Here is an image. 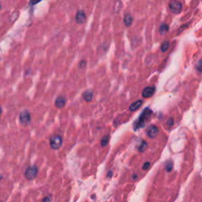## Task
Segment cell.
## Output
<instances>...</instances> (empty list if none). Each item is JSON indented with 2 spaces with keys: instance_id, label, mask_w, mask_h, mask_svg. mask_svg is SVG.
Instances as JSON below:
<instances>
[{
  "instance_id": "6da1fadb",
  "label": "cell",
  "mask_w": 202,
  "mask_h": 202,
  "mask_svg": "<svg viewBox=\"0 0 202 202\" xmlns=\"http://www.w3.org/2000/svg\"><path fill=\"white\" fill-rule=\"evenodd\" d=\"M152 114V111L151 110L149 107H146L145 109H144L142 113L140 114V117L138 118L137 121L134 123V130L137 131L138 129L143 128L145 125V122H147L148 119L150 118V116Z\"/></svg>"
},
{
  "instance_id": "7a4b0ae2",
  "label": "cell",
  "mask_w": 202,
  "mask_h": 202,
  "mask_svg": "<svg viewBox=\"0 0 202 202\" xmlns=\"http://www.w3.org/2000/svg\"><path fill=\"white\" fill-rule=\"evenodd\" d=\"M38 174V167L37 166H30L25 171V177L28 180H33Z\"/></svg>"
},
{
  "instance_id": "3957f363",
  "label": "cell",
  "mask_w": 202,
  "mask_h": 202,
  "mask_svg": "<svg viewBox=\"0 0 202 202\" xmlns=\"http://www.w3.org/2000/svg\"><path fill=\"white\" fill-rule=\"evenodd\" d=\"M62 145V139L59 135H53L50 138V145L52 149H60Z\"/></svg>"
},
{
  "instance_id": "277c9868",
  "label": "cell",
  "mask_w": 202,
  "mask_h": 202,
  "mask_svg": "<svg viewBox=\"0 0 202 202\" xmlns=\"http://www.w3.org/2000/svg\"><path fill=\"white\" fill-rule=\"evenodd\" d=\"M169 9L172 13L178 14L182 11V4L177 0H171L169 3Z\"/></svg>"
},
{
  "instance_id": "5b68a950",
  "label": "cell",
  "mask_w": 202,
  "mask_h": 202,
  "mask_svg": "<svg viewBox=\"0 0 202 202\" xmlns=\"http://www.w3.org/2000/svg\"><path fill=\"white\" fill-rule=\"evenodd\" d=\"M19 120H20L21 123L24 126H27L30 123L31 115L29 111L27 110H25L21 112L20 115H19Z\"/></svg>"
},
{
  "instance_id": "8992f818",
  "label": "cell",
  "mask_w": 202,
  "mask_h": 202,
  "mask_svg": "<svg viewBox=\"0 0 202 202\" xmlns=\"http://www.w3.org/2000/svg\"><path fill=\"white\" fill-rule=\"evenodd\" d=\"M155 92V88L154 86H148L142 91V97L143 98H149L152 96Z\"/></svg>"
},
{
  "instance_id": "52a82bcc",
  "label": "cell",
  "mask_w": 202,
  "mask_h": 202,
  "mask_svg": "<svg viewBox=\"0 0 202 202\" xmlns=\"http://www.w3.org/2000/svg\"><path fill=\"white\" fill-rule=\"evenodd\" d=\"M146 133H147V135L149 137H150V138H155V137L158 135L159 129L154 125L150 126L147 129Z\"/></svg>"
},
{
  "instance_id": "ba28073f",
  "label": "cell",
  "mask_w": 202,
  "mask_h": 202,
  "mask_svg": "<svg viewBox=\"0 0 202 202\" xmlns=\"http://www.w3.org/2000/svg\"><path fill=\"white\" fill-rule=\"evenodd\" d=\"M75 20L78 24H82L86 21V14L84 10H80L77 12L75 15Z\"/></svg>"
},
{
  "instance_id": "9c48e42d",
  "label": "cell",
  "mask_w": 202,
  "mask_h": 202,
  "mask_svg": "<svg viewBox=\"0 0 202 202\" xmlns=\"http://www.w3.org/2000/svg\"><path fill=\"white\" fill-rule=\"evenodd\" d=\"M66 104V99L64 96H59V97H57V99L55 101V107L58 108H62Z\"/></svg>"
},
{
  "instance_id": "30bf717a",
  "label": "cell",
  "mask_w": 202,
  "mask_h": 202,
  "mask_svg": "<svg viewBox=\"0 0 202 202\" xmlns=\"http://www.w3.org/2000/svg\"><path fill=\"white\" fill-rule=\"evenodd\" d=\"M93 92L92 90H87L85 91V92L83 93V98L85 101H87V102H90L92 101V98H93Z\"/></svg>"
},
{
  "instance_id": "8fae6325",
  "label": "cell",
  "mask_w": 202,
  "mask_h": 202,
  "mask_svg": "<svg viewBox=\"0 0 202 202\" xmlns=\"http://www.w3.org/2000/svg\"><path fill=\"white\" fill-rule=\"evenodd\" d=\"M142 104H143V101L141 100H137L134 103H133L132 104H131V106H130V111H135L137 109H139V107H140Z\"/></svg>"
},
{
  "instance_id": "7c38bea8",
  "label": "cell",
  "mask_w": 202,
  "mask_h": 202,
  "mask_svg": "<svg viewBox=\"0 0 202 202\" xmlns=\"http://www.w3.org/2000/svg\"><path fill=\"white\" fill-rule=\"evenodd\" d=\"M132 22L133 17L131 14L127 13V14H126V15L124 16V24L126 25V26H131V25H132Z\"/></svg>"
},
{
  "instance_id": "4fadbf2b",
  "label": "cell",
  "mask_w": 202,
  "mask_h": 202,
  "mask_svg": "<svg viewBox=\"0 0 202 202\" xmlns=\"http://www.w3.org/2000/svg\"><path fill=\"white\" fill-rule=\"evenodd\" d=\"M168 30H169L168 25H167V24L165 23H163L162 25H160V27L159 32H160V35L163 36V35H165V34L168 32Z\"/></svg>"
},
{
  "instance_id": "5bb4252c",
  "label": "cell",
  "mask_w": 202,
  "mask_h": 202,
  "mask_svg": "<svg viewBox=\"0 0 202 202\" xmlns=\"http://www.w3.org/2000/svg\"><path fill=\"white\" fill-rule=\"evenodd\" d=\"M169 47H170V42L166 40V41L163 42L162 44H161L160 50L162 51L163 52H166L169 49Z\"/></svg>"
},
{
  "instance_id": "9a60e30c",
  "label": "cell",
  "mask_w": 202,
  "mask_h": 202,
  "mask_svg": "<svg viewBox=\"0 0 202 202\" xmlns=\"http://www.w3.org/2000/svg\"><path fill=\"white\" fill-rule=\"evenodd\" d=\"M109 138H110V137H109L108 135H106L104 136V137H103L101 140H100V145L102 146V147H105L106 145H107V144H108L109 142Z\"/></svg>"
},
{
  "instance_id": "2e32d148",
  "label": "cell",
  "mask_w": 202,
  "mask_h": 202,
  "mask_svg": "<svg viewBox=\"0 0 202 202\" xmlns=\"http://www.w3.org/2000/svg\"><path fill=\"white\" fill-rule=\"evenodd\" d=\"M165 170H167V172L171 171L172 169H173V162L171 160H168L165 163Z\"/></svg>"
},
{
  "instance_id": "e0dca14e",
  "label": "cell",
  "mask_w": 202,
  "mask_h": 202,
  "mask_svg": "<svg viewBox=\"0 0 202 202\" xmlns=\"http://www.w3.org/2000/svg\"><path fill=\"white\" fill-rule=\"evenodd\" d=\"M146 148H147V142L145 140H142L138 147V151L140 152H143L145 150Z\"/></svg>"
},
{
  "instance_id": "ac0fdd59",
  "label": "cell",
  "mask_w": 202,
  "mask_h": 202,
  "mask_svg": "<svg viewBox=\"0 0 202 202\" xmlns=\"http://www.w3.org/2000/svg\"><path fill=\"white\" fill-rule=\"evenodd\" d=\"M42 0H30L29 1V6H35L40 2H41Z\"/></svg>"
},
{
  "instance_id": "d6986e66",
  "label": "cell",
  "mask_w": 202,
  "mask_h": 202,
  "mask_svg": "<svg viewBox=\"0 0 202 202\" xmlns=\"http://www.w3.org/2000/svg\"><path fill=\"white\" fill-rule=\"evenodd\" d=\"M150 163L149 162H146V163H145V164H144V165H143V167H142V169H143L144 170H147L149 168V167H150Z\"/></svg>"
},
{
  "instance_id": "ffe728a7",
  "label": "cell",
  "mask_w": 202,
  "mask_h": 202,
  "mask_svg": "<svg viewBox=\"0 0 202 202\" xmlns=\"http://www.w3.org/2000/svg\"><path fill=\"white\" fill-rule=\"evenodd\" d=\"M201 60H199L198 61V63L197 64V65H196V68L197 69V70H198V71H199V73H201Z\"/></svg>"
},
{
  "instance_id": "44dd1931",
  "label": "cell",
  "mask_w": 202,
  "mask_h": 202,
  "mask_svg": "<svg viewBox=\"0 0 202 202\" xmlns=\"http://www.w3.org/2000/svg\"><path fill=\"white\" fill-rule=\"evenodd\" d=\"M173 124H174V119H172V118H170V119L167 120V125L169 127H171L172 126H173Z\"/></svg>"
},
{
  "instance_id": "7402d4cb",
  "label": "cell",
  "mask_w": 202,
  "mask_h": 202,
  "mask_svg": "<svg viewBox=\"0 0 202 202\" xmlns=\"http://www.w3.org/2000/svg\"><path fill=\"white\" fill-rule=\"evenodd\" d=\"M42 202H52V197H50V196L45 197L42 200Z\"/></svg>"
},
{
  "instance_id": "603a6c76",
  "label": "cell",
  "mask_w": 202,
  "mask_h": 202,
  "mask_svg": "<svg viewBox=\"0 0 202 202\" xmlns=\"http://www.w3.org/2000/svg\"><path fill=\"white\" fill-rule=\"evenodd\" d=\"M85 66H86V62H85V60H82L80 63V67L81 68H83V67H85Z\"/></svg>"
},
{
  "instance_id": "cb8c5ba5",
  "label": "cell",
  "mask_w": 202,
  "mask_h": 202,
  "mask_svg": "<svg viewBox=\"0 0 202 202\" xmlns=\"http://www.w3.org/2000/svg\"><path fill=\"white\" fill-rule=\"evenodd\" d=\"M112 174H113V173H112V171H111V170H110V171H109L108 173H107V177H108V178H111V176H112Z\"/></svg>"
},
{
  "instance_id": "d4e9b609",
  "label": "cell",
  "mask_w": 202,
  "mask_h": 202,
  "mask_svg": "<svg viewBox=\"0 0 202 202\" xmlns=\"http://www.w3.org/2000/svg\"><path fill=\"white\" fill-rule=\"evenodd\" d=\"M2 107L0 106V116L2 115Z\"/></svg>"
},
{
  "instance_id": "484cf974",
  "label": "cell",
  "mask_w": 202,
  "mask_h": 202,
  "mask_svg": "<svg viewBox=\"0 0 202 202\" xmlns=\"http://www.w3.org/2000/svg\"><path fill=\"white\" fill-rule=\"evenodd\" d=\"M133 177H134V180H135V179H137V175H134V176H132V178H133Z\"/></svg>"
},
{
  "instance_id": "4316f807",
  "label": "cell",
  "mask_w": 202,
  "mask_h": 202,
  "mask_svg": "<svg viewBox=\"0 0 202 202\" xmlns=\"http://www.w3.org/2000/svg\"><path fill=\"white\" fill-rule=\"evenodd\" d=\"M2 178H3V177H2V175H0V180H1V179H2Z\"/></svg>"
},
{
  "instance_id": "83f0119b",
  "label": "cell",
  "mask_w": 202,
  "mask_h": 202,
  "mask_svg": "<svg viewBox=\"0 0 202 202\" xmlns=\"http://www.w3.org/2000/svg\"><path fill=\"white\" fill-rule=\"evenodd\" d=\"M1 9H2V5L0 4V10H1Z\"/></svg>"
}]
</instances>
